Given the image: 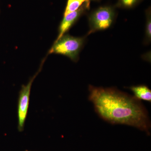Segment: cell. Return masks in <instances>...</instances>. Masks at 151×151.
Segmentation results:
<instances>
[{
	"label": "cell",
	"instance_id": "obj_1",
	"mask_svg": "<svg viewBox=\"0 0 151 151\" xmlns=\"http://www.w3.org/2000/svg\"><path fill=\"white\" fill-rule=\"evenodd\" d=\"M89 91L95 112L105 122L134 127L150 135L148 113L140 100L115 87L89 85Z\"/></svg>",
	"mask_w": 151,
	"mask_h": 151
},
{
	"label": "cell",
	"instance_id": "obj_2",
	"mask_svg": "<svg viewBox=\"0 0 151 151\" xmlns=\"http://www.w3.org/2000/svg\"><path fill=\"white\" fill-rule=\"evenodd\" d=\"M84 41L85 37H76L65 34L55 41L48 53L65 55L76 62L79 59V53Z\"/></svg>",
	"mask_w": 151,
	"mask_h": 151
},
{
	"label": "cell",
	"instance_id": "obj_3",
	"mask_svg": "<svg viewBox=\"0 0 151 151\" xmlns=\"http://www.w3.org/2000/svg\"><path fill=\"white\" fill-rule=\"evenodd\" d=\"M43 60L38 70L28 81L26 85H22L19 93L17 103L18 130L22 132L24 130L26 120L27 117L29 107L30 96L32 86L35 79L40 73L42 69Z\"/></svg>",
	"mask_w": 151,
	"mask_h": 151
},
{
	"label": "cell",
	"instance_id": "obj_4",
	"mask_svg": "<svg viewBox=\"0 0 151 151\" xmlns=\"http://www.w3.org/2000/svg\"><path fill=\"white\" fill-rule=\"evenodd\" d=\"M115 18V11L111 7H100L95 10L89 17V30L87 35L110 27Z\"/></svg>",
	"mask_w": 151,
	"mask_h": 151
},
{
	"label": "cell",
	"instance_id": "obj_5",
	"mask_svg": "<svg viewBox=\"0 0 151 151\" xmlns=\"http://www.w3.org/2000/svg\"><path fill=\"white\" fill-rule=\"evenodd\" d=\"M90 1L86 2L77 10L68 14L63 17L58 28V35L55 40L59 39L63 35L66 33L68 30L73 26L78 19L85 12L89 9Z\"/></svg>",
	"mask_w": 151,
	"mask_h": 151
},
{
	"label": "cell",
	"instance_id": "obj_6",
	"mask_svg": "<svg viewBox=\"0 0 151 151\" xmlns=\"http://www.w3.org/2000/svg\"><path fill=\"white\" fill-rule=\"evenodd\" d=\"M134 94V97L139 100L151 102V90L147 85L133 86L128 87Z\"/></svg>",
	"mask_w": 151,
	"mask_h": 151
},
{
	"label": "cell",
	"instance_id": "obj_7",
	"mask_svg": "<svg viewBox=\"0 0 151 151\" xmlns=\"http://www.w3.org/2000/svg\"><path fill=\"white\" fill-rule=\"evenodd\" d=\"M89 1L90 0H68L64 13V16L77 10L84 3Z\"/></svg>",
	"mask_w": 151,
	"mask_h": 151
},
{
	"label": "cell",
	"instance_id": "obj_8",
	"mask_svg": "<svg viewBox=\"0 0 151 151\" xmlns=\"http://www.w3.org/2000/svg\"><path fill=\"white\" fill-rule=\"evenodd\" d=\"M145 30V43L147 44L150 42L151 40V17L150 12L147 14Z\"/></svg>",
	"mask_w": 151,
	"mask_h": 151
},
{
	"label": "cell",
	"instance_id": "obj_9",
	"mask_svg": "<svg viewBox=\"0 0 151 151\" xmlns=\"http://www.w3.org/2000/svg\"><path fill=\"white\" fill-rule=\"evenodd\" d=\"M139 0H119L118 5L122 7L129 8L133 7Z\"/></svg>",
	"mask_w": 151,
	"mask_h": 151
},
{
	"label": "cell",
	"instance_id": "obj_10",
	"mask_svg": "<svg viewBox=\"0 0 151 151\" xmlns=\"http://www.w3.org/2000/svg\"><path fill=\"white\" fill-rule=\"evenodd\" d=\"M25 151H31V150H27Z\"/></svg>",
	"mask_w": 151,
	"mask_h": 151
}]
</instances>
